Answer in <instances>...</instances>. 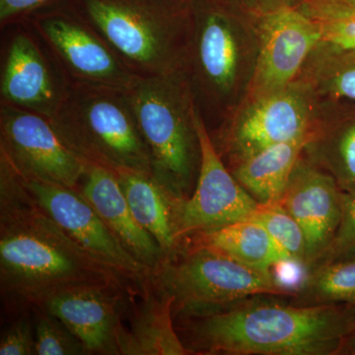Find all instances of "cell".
Here are the masks:
<instances>
[{"label": "cell", "instance_id": "cell-1", "mask_svg": "<svg viewBox=\"0 0 355 355\" xmlns=\"http://www.w3.org/2000/svg\"><path fill=\"white\" fill-rule=\"evenodd\" d=\"M130 282L73 241L0 154V284L7 304L36 309L58 292L88 286L132 292Z\"/></svg>", "mask_w": 355, "mask_h": 355}, {"label": "cell", "instance_id": "cell-2", "mask_svg": "<svg viewBox=\"0 0 355 355\" xmlns=\"http://www.w3.org/2000/svg\"><path fill=\"white\" fill-rule=\"evenodd\" d=\"M245 299L191 326L193 354L340 355L355 330L354 304H284Z\"/></svg>", "mask_w": 355, "mask_h": 355}, {"label": "cell", "instance_id": "cell-3", "mask_svg": "<svg viewBox=\"0 0 355 355\" xmlns=\"http://www.w3.org/2000/svg\"><path fill=\"white\" fill-rule=\"evenodd\" d=\"M191 8L184 72L202 118L223 123L253 83L260 51L258 18L240 0H195Z\"/></svg>", "mask_w": 355, "mask_h": 355}, {"label": "cell", "instance_id": "cell-4", "mask_svg": "<svg viewBox=\"0 0 355 355\" xmlns=\"http://www.w3.org/2000/svg\"><path fill=\"white\" fill-rule=\"evenodd\" d=\"M133 76L184 70L193 27L190 0H67Z\"/></svg>", "mask_w": 355, "mask_h": 355}, {"label": "cell", "instance_id": "cell-5", "mask_svg": "<svg viewBox=\"0 0 355 355\" xmlns=\"http://www.w3.org/2000/svg\"><path fill=\"white\" fill-rule=\"evenodd\" d=\"M128 100L148 146L153 178L173 205L190 197L200 166L197 104L184 70L135 76Z\"/></svg>", "mask_w": 355, "mask_h": 355}, {"label": "cell", "instance_id": "cell-6", "mask_svg": "<svg viewBox=\"0 0 355 355\" xmlns=\"http://www.w3.org/2000/svg\"><path fill=\"white\" fill-rule=\"evenodd\" d=\"M62 141L84 162L153 176L151 157L127 90L69 83L50 119Z\"/></svg>", "mask_w": 355, "mask_h": 355}, {"label": "cell", "instance_id": "cell-7", "mask_svg": "<svg viewBox=\"0 0 355 355\" xmlns=\"http://www.w3.org/2000/svg\"><path fill=\"white\" fill-rule=\"evenodd\" d=\"M153 275L156 291L173 298V315L198 318L259 296H289L272 272L240 263L205 247H184Z\"/></svg>", "mask_w": 355, "mask_h": 355}, {"label": "cell", "instance_id": "cell-8", "mask_svg": "<svg viewBox=\"0 0 355 355\" xmlns=\"http://www.w3.org/2000/svg\"><path fill=\"white\" fill-rule=\"evenodd\" d=\"M319 103L307 81L259 97L246 98L219 128L214 141L229 167L268 147L312 132Z\"/></svg>", "mask_w": 355, "mask_h": 355}, {"label": "cell", "instance_id": "cell-9", "mask_svg": "<svg viewBox=\"0 0 355 355\" xmlns=\"http://www.w3.org/2000/svg\"><path fill=\"white\" fill-rule=\"evenodd\" d=\"M69 83L127 90L133 76L107 42L70 6L58 0L24 20Z\"/></svg>", "mask_w": 355, "mask_h": 355}, {"label": "cell", "instance_id": "cell-10", "mask_svg": "<svg viewBox=\"0 0 355 355\" xmlns=\"http://www.w3.org/2000/svg\"><path fill=\"white\" fill-rule=\"evenodd\" d=\"M196 127L200 166L195 190L190 197L173 207L179 246L191 236L251 218L259 205L226 166L198 109Z\"/></svg>", "mask_w": 355, "mask_h": 355}, {"label": "cell", "instance_id": "cell-11", "mask_svg": "<svg viewBox=\"0 0 355 355\" xmlns=\"http://www.w3.org/2000/svg\"><path fill=\"white\" fill-rule=\"evenodd\" d=\"M0 153L25 179L78 190L87 163L62 141L42 114L0 105Z\"/></svg>", "mask_w": 355, "mask_h": 355}, {"label": "cell", "instance_id": "cell-12", "mask_svg": "<svg viewBox=\"0 0 355 355\" xmlns=\"http://www.w3.org/2000/svg\"><path fill=\"white\" fill-rule=\"evenodd\" d=\"M21 178L44 211L79 246L130 282H146L151 270L125 249L80 191Z\"/></svg>", "mask_w": 355, "mask_h": 355}, {"label": "cell", "instance_id": "cell-13", "mask_svg": "<svg viewBox=\"0 0 355 355\" xmlns=\"http://www.w3.org/2000/svg\"><path fill=\"white\" fill-rule=\"evenodd\" d=\"M2 58V104L46 116L55 114L67 91V80L27 23H16Z\"/></svg>", "mask_w": 355, "mask_h": 355}, {"label": "cell", "instance_id": "cell-14", "mask_svg": "<svg viewBox=\"0 0 355 355\" xmlns=\"http://www.w3.org/2000/svg\"><path fill=\"white\" fill-rule=\"evenodd\" d=\"M257 18L260 51L246 98L277 92L297 80L322 39L319 22L300 8L284 9Z\"/></svg>", "mask_w": 355, "mask_h": 355}, {"label": "cell", "instance_id": "cell-15", "mask_svg": "<svg viewBox=\"0 0 355 355\" xmlns=\"http://www.w3.org/2000/svg\"><path fill=\"white\" fill-rule=\"evenodd\" d=\"M345 193L329 173L301 155L279 205L298 222L307 241V270L330 246L343 209Z\"/></svg>", "mask_w": 355, "mask_h": 355}, {"label": "cell", "instance_id": "cell-16", "mask_svg": "<svg viewBox=\"0 0 355 355\" xmlns=\"http://www.w3.org/2000/svg\"><path fill=\"white\" fill-rule=\"evenodd\" d=\"M125 293L130 292L114 287H79L58 292L38 308L58 317L88 354H120L118 338Z\"/></svg>", "mask_w": 355, "mask_h": 355}, {"label": "cell", "instance_id": "cell-17", "mask_svg": "<svg viewBox=\"0 0 355 355\" xmlns=\"http://www.w3.org/2000/svg\"><path fill=\"white\" fill-rule=\"evenodd\" d=\"M77 191L94 207L125 249L151 273L163 263L165 254L153 236L135 220L114 172L87 163Z\"/></svg>", "mask_w": 355, "mask_h": 355}, {"label": "cell", "instance_id": "cell-18", "mask_svg": "<svg viewBox=\"0 0 355 355\" xmlns=\"http://www.w3.org/2000/svg\"><path fill=\"white\" fill-rule=\"evenodd\" d=\"M303 155L329 173L343 193L355 191V104L319 106Z\"/></svg>", "mask_w": 355, "mask_h": 355}, {"label": "cell", "instance_id": "cell-19", "mask_svg": "<svg viewBox=\"0 0 355 355\" xmlns=\"http://www.w3.org/2000/svg\"><path fill=\"white\" fill-rule=\"evenodd\" d=\"M173 298L162 292L148 294L135 313L130 330L121 326L118 338L120 354H193L178 336L173 323Z\"/></svg>", "mask_w": 355, "mask_h": 355}, {"label": "cell", "instance_id": "cell-20", "mask_svg": "<svg viewBox=\"0 0 355 355\" xmlns=\"http://www.w3.org/2000/svg\"><path fill=\"white\" fill-rule=\"evenodd\" d=\"M184 241H189L191 246L214 250L245 265L268 272H272L279 263L291 261L260 222L253 218L243 219L198 233Z\"/></svg>", "mask_w": 355, "mask_h": 355}, {"label": "cell", "instance_id": "cell-21", "mask_svg": "<svg viewBox=\"0 0 355 355\" xmlns=\"http://www.w3.org/2000/svg\"><path fill=\"white\" fill-rule=\"evenodd\" d=\"M310 135L268 147L228 168L257 202H279Z\"/></svg>", "mask_w": 355, "mask_h": 355}, {"label": "cell", "instance_id": "cell-22", "mask_svg": "<svg viewBox=\"0 0 355 355\" xmlns=\"http://www.w3.org/2000/svg\"><path fill=\"white\" fill-rule=\"evenodd\" d=\"M114 175L135 220L156 240L166 259L174 256L179 244L170 198L150 175L130 171Z\"/></svg>", "mask_w": 355, "mask_h": 355}, {"label": "cell", "instance_id": "cell-23", "mask_svg": "<svg viewBox=\"0 0 355 355\" xmlns=\"http://www.w3.org/2000/svg\"><path fill=\"white\" fill-rule=\"evenodd\" d=\"M298 78L307 81L321 105L355 104V50L320 42Z\"/></svg>", "mask_w": 355, "mask_h": 355}, {"label": "cell", "instance_id": "cell-24", "mask_svg": "<svg viewBox=\"0 0 355 355\" xmlns=\"http://www.w3.org/2000/svg\"><path fill=\"white\" fill-rule=\"evenodd\" d=\"M292 298L300 305H355V259L309 268Z\"/></svg>", "mask_w": 355, "mask_h": 355}, {"label": "cell", "instance_id": "cell-25", "mask_svg": "<svg viewBox=\"0 0 355 355\" xmlns=\"http://www.w3.org/2000/svg\"><path fill=\"white\" fill-rule=\"evenodd\" d=\"M251 218L260 222L291 261L307 268V241L304 232L279 202L259 203Z\"/></svg>", "mask_w": 355, "mask_h": 355}, {"label": "cell", "instance_id": "cell-26", "mask_svg": "<svg viewBox=\"0 0 355 355\" xmlns=\"http://www.w3.org/2000/svg\"><path fill=\"white\" fill-rule=\"evenodd\" d=\"M34 310L38 312L35 324V354H88L80 340L58 317L42 308Z\"/></svg>", "mask_w": 355, "mask_h": 355}, {"label": "cell", "instance_id": "cell-27", "mask_svg": "<svg viewBox=\"0 0 355 355\" xmlns=\"http://www.w3.org/2000/svg\"><path fill=\"white\" fill-rule=\"evenodd\" d=\"M309 16L319 22L322 43L340 50H355V6L336 7Z\"/></svg>", "mask_w": 355, "mask_h": 355}, {"label": "cell", "instance_id": "cell-28", "mask_svg": "<svg viewBox=\"0 0 355 355\" xmlns=\"http://www.w3.org/2000/svg\"><path fill=\"white\" fill-rule=\"evenodd\" d=\"M352 259H355V191L345 193L340 225L330 246L315 266Z\"/></svg>", "mask_w": 355, "mask_h": 355}, {"label": "cell", "instance_id": "cell-29", "mask_svg": "<svg viewBox=\"0 0 355 355\" xmlns=\"http://www.w3.org/2000/svg\"><path fill=\"white\" fill-rule=\"evenodd\" d=\"M35 328L28 318H19L2 334L0 355L35 354Z\"/></svg>", "mask_w": 355, "mask_h": 355}, {"label": "cell", "instance_id": "cell-30", "mask_svg": "<svg viewBox=\"0 0 355 355\" xmlns=\"http://www.w3.org/2000/svg\"><path fill=\"white\" fill-rule=\"evenodd\" d=\"M58 0H0V25L1 28L22 22L44 7Z\"/></svg>", "mask_w": 355, "mask_h": 355}, {"label": "cell", "instance_id": "cell-31", "mask_svg": "<svg viewBox=\"0 0 355 355\" xmlns=\"http://www.w3.org/2000/svg\"><path fill=\"white\" fill-rule=\"evenodd\" d=\"M242 6L254 15H266L289 8H300L304 0H240Z\"/></svg>", "mask_w": 355, "mask_h": 355}, {"label": "cell", "instance_id": "cell-32", "mask_svg": "<svg viewBox=\"0 0 355 355\" xmlns=\"http://www.w3.org/2000/svg\"><path fill=\"white\" fill-rule=\"evenodd\" d=\"M355 6V0H304L301 10L308 15L336 8V7Z\"/></svg>", "mask_w": 355, "mask_h": 355}, {"label": "cell", "instance_id": "cell-33", "mask_svg": "<svg viewBox=\"0 0 355 355\" xmlns=\"http://www.w3.org/2000/svg\"><path fill=\"white\" fill-rule=\"evenodd\" d=\"M355 355V330L343 340L340 355Z\"/></svg>", "mask_w": 355, "mask_h": 355}, {"label": "cell", "instance_id": "cell-34", "mask_svg": "<svg viewBox=\"0 0 355 355\" xmlns=\"http://www.w3.org/2000/svg\"><path fill=\"white\" fill-rule=\"evenodd\" d=\"M190 1H195V0H190Z\"/></svg>", "mask_w": 355, "mask_h": 355}]
</instances>
